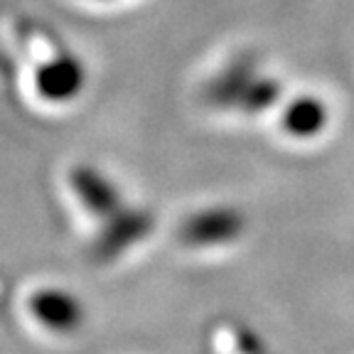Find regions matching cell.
<instances>
[{
	"mask_svg": "<svg viewBox=\"0 0 354 354\" xmlns=\"http://www.w3.org/2000/svg\"><path fill=\"white\" fill-rule=\"evenodd\" d=\"M30 315L52 332H72L84 322V303L66 288L44 286L30 293Z\"/></svg>",
	"mask_w": 354,
	"mask_h": 354,
	"instance_id": "5",
	"label": "cell"
},
{
	"mask_svg": "<svg viewBox=\"0 0 354 354\" xmlns=\"http://www.w3.org/2000/svg\"><path fill=\"white\" fill-rule=\"evenodd\" d=\"M332 123V109L317 94H295L288 96L278 106V128L288 140L295 143H313L325 136Z\"/></svg>",
	"mask_w": 354,
	"mask_h": 354,
	"instance_id": "4",
	"label": "cell"
},
{
	"mask_svg": "<svg viewBox=\"0 0 354 354\" xmlns=\"http://www.w3.org/2000/svg\"><path fill=\"white\" fill-rule=\"evenodd\" d=\"M66 189L79 209L99 224H106L128 207L121 185L91 162H74L66 170Z\"/></svg>",
	"mask_w": 354,
	"mask_h": 354,
	"instance_id": "3",
	"label": "cell"
},
{
	"mask_svg": "<svg viewBox=\"0 0 354 354\" xmlns=\"http://www.w3.org/2000/svg\"><path fill=\"white\" fill-rule=\"evenodd\" d=\"M30 82L37 101L62 109L82 99L88 86V69L79 55L69 50H57L35 59Z\"/></svg>",
	"mask_w": 354,
	"mask_h": 354,
	"instance_id": "1",
	"label": "cell"
},
{
	"mask_svg": "<svg viewBox=\"0 0 354 354\" xmlns=\"http://www.w3.org/2000/svg\"><path fill=\"white\" fill-rule=\"evenodd\" d=\"M246 227L249 221L239 207L219 202V205H207L189 212L177 229V236L183 246L194 251L227 249L241 241Z\"/></svg>",
	"mask_w": 354,
	"mask_h": 354,
	"instance_id": "2",
	"label": "cell"
},
{
	"mask_svg": "<svg viewBox=\"0 0 354 354\" xmlns=\"http://www.w3.org/2000/svg\"><path fill=\"white\" fill-rule=\"evenodd\" d=\"M84 3H94V6H113V3H123V0H84Z\"/></svg>",
	"mask_w": 354,
	"mask_h": 354,
	"instance_id": "7",
	"label": "cell"
},
{
	"mask_svg": "<svg viewBox=\"0 0 354 354\" xmlns=\"http://www.w3.org/2000/svg\"><path fill=\"white\" fill-rule=\"evenodd\" d=\"M148 229H150V216L145 212L126 207L118 216L101 224V241L96 246V251L101 256L121 254L131 243H138L148 234Z\"/></svg>",
	"mask_w": 354,
	"mask_h": 354,
	"instance_id": "6",
	"label": "cell"
}]
</instances>
